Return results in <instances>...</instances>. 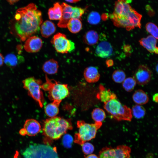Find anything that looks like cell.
Masks as SVG:
<instances>
[{
  "instance_id": "cell-1",
  "label": "cell",
  "mask_w": 158,
  "mask_h": 158,
  "mask_svg": "<svg viewBox=\"0 0 158 158\" xmlns=\"http://www.w3.org/2000/svg\"><path fill=\"white\" fill-rule=\"evenodd\" d=\"M14 20L15 31L22 41L39 31L43 21L41 12L33 3L17 9Z\"/></svg>"
},
{
  "instance_id": "cell-2",
  "label": "cell",
  "mask_w": 158,
  "mask_h": 158,
  "mask_svg": "<svg viewBox=\"0 0 158 158\" xmlns=\"http://www.w3.org/2000/svg\"><path fill=\"white\" fill-rule=\"evenodd\" d=\"M110 17L114 25L130 31L140 28L142 15L133 9L126 0H117Z\"/></svg>"
},
{
  "instance_id": "cell-3",
  "label": "cell",
  "mask_w": 158,
  "mask_h": 158,
  "mask_svg": "<svg viewBox=\"0 0 158 158\" xmlns=\"http://www.w3.org/2000/svg\"><path fill=\"white\" fill-rule=\"evenodd\" d=\"M72 128L70 121L56 116L43 121V134L48 139L57 140Z\"/></svg>"
},
{
  "instance_id": "cell-4",
  "label": "cell",
  "mask_w": 158,
  "mask_h": 158,
  "mask_svg": "<svg viewBox=\"0 0 158 158\" xmlns=\"http://www.w3.org/2000/svg\"><path fill=\"white\" fill-rule=\"evenodd\" d=\"M46 82L42 84V88L48 92L49 99L53 101L61 102L69 94L67 84H61L53 79H49L45 75Z\"/></svg>"
},
{
  "instance_id": "cell-5",
  "label": "cell",
  "mask_w": 158,
  "mask_h": 158,
  "mask_svg": "<svg viewBox=\"0 0 158 158\" xmlns=\"http://www.w3.org/2000/svg\"><path fill=\"white\" fill-rule=\"evenodd\" d=\"M102 125V122L89 123L83 121H78L77 126L79 129L78 132L75 135L74 142L81 145L87 141L94 139L97 130Z\"/></svg>"
},
{
  "instance_id": "cell-6",
  "label": "cell",
  "mask_w": 158,
  "mask_h": 158,
  "mask_svg": "<svg viewBox=\"0 0 158 158\" xmlns=\"http://www.w3.org/2000/svg\"><path fill=\"white\" fill-rule=\"evenodd\" d=\"M104 108L113 117L118 121H131L133 117L131 109L122 105L117 98L104 104Z\"/></svg>"
},
{
  "instance_id": "cell-7",
  "label": "cell",
  "mask_w": 158,
  "mask_h": 158,
  "mask_svg": "<svg viewBox=\"0 0 158 158\" xmlns=\"http://www.w3.org/2000/svg\"><path fill=\"white\" fill-rule=\"evenodd\" d=\"M23 155L24 158H59L56 147L41 144L30 145Z\"/></svg>"
},
{
  "instance_id": "cell-8",
  "label": "cell",
  "mask_w": 158,
  "mask_h": 158,
  "mask_svg": "<svg viewBox=\"0 0 158 158\" xmlns=\"http://www.w3.org/2000/svg\"><path fill=\"white\" fill-rule=\"evenodd\" d=\"M23 87L28 91V95L35 100L41 107L44 102L43 95L41 89L42 81L33 77L26 78L22 81Z\"/></svg>"
},
{
  "instance_id": "cell-9",
  "label": "cell",
  "mask_w": 158,
  "mask_h": 158,
  "mask_svg": "<svg viewBox=\"0 0 158 158\" xmlns=\"http://www.w3.org/2000/svg\"><path fill=\"white\" fill-rule=\"evenodd\" d=\"M131 149L125 145H120L115 148L106 147L99 152V158H130Z\"/></svg>"
},
{
  "instance_id": "cell-10",
  "label": "cell",
  "mask_w": 158,
  "mask_h": 158,
  "mask_svg": "<svg viewBox=\"0 0 158 158\" xmlns=\"http://www.w3.org/2000/svg\"><path fill=\"white\" fill-rule=\"evenodd\" d=\"M56 50L64 54L70 52L75 48V44L68 40L64 34L58 32L54 35L51 40Z\"/></svg>"
},
{
  "instance_id": "cell-11",
  "label": "cell",
  "mask_w": 158,
  "mask_h": 158,
  "mask_svg": "<svg viewBox=\"0 0 158 158\" xmlns=\"http://www.w3.org/2000/svg\"><path fill=\"white\" fill-rule=\"evenodd\" d=\"M152 73L150 68L144 65H139L135 72L133 78L137 83L143 85L150 80Z\"/></svg>"
},
{
  "instance_id": "cell-12",
  "label": "cell",
  "mask_w": 158,
  "mask_h": 158,
  "mask_svg": "<svg viewBox=\"0 0 158 158\" xmlns=\"http://www.w3.org/2000/svg\"><path fill=\"white\" fill-rule=\"evenodd\" d=\"M23 45L26 51L29 53L39 51L42 46V41L40 38L36 36H32L25 41Z\"/></svg>"
},
{
  "instance_id": "cell-13",
  "label": "cell",
  "mask_w": 158,
  "mask_h": 158,
  "mask_svg": "<svg viewBox=\"0 0 158 158\" xmlns=\"http://www.w3.org/2000/svg\"><path fill=\"white\" fill-rule=\"evenodd\" d=\"M139 42L141 45L150 53L158 54V47L157 46V41L151 35L141 38Z\"/></svg>"
},
{
  "instance_id": "cell-14",
  "label": "cell",
  "mask_w": 158,
  "mask_h": 158,
  "mask_svg": "<svg viewBox=\"0 0 158 158\" xmlns=\"http://www.w3.org/2000/svg\"><path fill=\"white\" fill-rule=\"evenodd\" d=\"M61 5L62 10V15L57 25L61 28H66L69 21L71 18L73 7L65 3H63Z\"/></svg>"
},
{
  "instance_id": "cell-15",
  "label": "cell",
  "mask_w": 158,
  "mask_h": 158,
  "mask_svg": "<svg viewBox=\"0 0 158 158\" xmlns=\"http://www.w3.org/2000/svg\"><path fill=\"white\" fill-rule=\"evenodd\" d=\"M26 134L29 136H35L40 131L41 126L40 123L33 119H28L26 120L23 126Z\"/></svg>"
},
{
  "instance_id": "cell-16",
  "label": "cell",
  "mask_w": 158,
  "mask_h": 158,
  "mask_svg": "<svg viewBox=\"0 0 158 158\" xmlns=\"http://www.w3.org/2000/svg\"><path fill=\"white\" fill-rule=\"evenodd\" d=\"M113 52V48L111 44L108 42L102 41L97 45L95 49V53L98 57L107 58L110 56Z\"/></svg>"
},
{
  "instance_id": "cell-17",
  "label": "cell",
  "mask_w": 158,
  "mask_h": 158,
  "mask_svg": "<svg viewBox=\"0 0 158 158\" xmlns=\"http://www.w3.org/2000/svg\"><path fill=\"white\" fill-rule=\"evenodd\" d=\"M83 75L86 81L89 83L97 82L100 76L97 69L92 66H89L85 69Z\"/></svg>"
},
{
  "instance_id": "cell-18",
  "label": "cell",
  "mask_w": 158,
  "mask_h": 158,
  "mask_svg": "<svg viewBox=\"0 0 158 158\" xmlns=\"http://www.w3.org/2000/svg\"><path fill=\"white\" fill-rule=\"evenodd\" d=\"M99 91L97 95V98L105 104L111 99L117 98L116 95L112 92L110 89L105 88L103 85L99 86Z\"/></svg>"
},
{
  "instance_id": "cell-19",
  "label": "cell",
  "mask_w": 158,
  "mask_h": 158,
  "mask_svg": "<svg viewBox=\"0 0 158 158\" xmlns=\"http://www.w3.org/2000/svg\"><path fill=\"white\" fill-rule=\"evenodd\" d=\"M40 29L42 36L47 38L55 32L56 27L53 22L47 20L42 24Z\"/></svg>"
},
{
  "instance_id": "cell-20",
  "label": "cell",
  "mask_w": 158,
  "mask_h": 158,
  "mask_svg": "<svg viewBox=\"0 0 158 158\" xmlns=\"http://www.w3.org/2000/svg\"><path fill=\"white\" fill-rule=\"evenodd\" d=\"M59 66L58 62L51 59L46 61L43 64L42 69L45 73L48 74H54L56 73Z\"/></svg>"
},
{
  "instance_id": "cell-21",
  "label": "cell",
  "mask_w": 158,
  "mask_h": 158,
  "mask_svg": "<svg viewBox=\"0 0 158 158\" xmlns=\"http://www.w3.org/2000/svg\"><path fill=\"white\" fill-rule=\"evenodd\" d=\"M132 99L137 104L141 105L147 103L149 100L147 94L141 89L137 90L134 92L132 96Z\"/></svg>"
},
{
  "instance_id": "cell-22",
  "label": "cell",
  "mask_w": 158,
  "mask_h": 158,
  "mask_svg": "<svg viewBox=\"0 0 158 158\" xmlns=\"http://www.w3.org/2000/svg\"><path fill=\"white\" fill-rule=\"evenodd\" d=\"M62 10L61 5L58 2L54 4L53 7L49 8L48 11L49 19L51 20H60L62 15Z\"/></svg>"
},
{
  "instance_id": "cell-23",
  "label": "cell",
  "mask_w": 158,
  "mask_h": 158,
  "mask_svg": "<svg viewBox=\"0 0 158 158\" xmlns=\"http://www.w3.org/2000/svg\"><path fill=\"white\" fill-rule=\"evenodd\" d=\"M60 102L54 101L47 104L44 108L45 114L50 118L56 116L59 113V107Z\"/></svg>"
},
{
  "instance_id": "cell-24",
  "label": "cell",
  "mask_w": 158,
  "mask_h": 158,
  "mask_svg": "<svg viewBox=\"0 0 158 158\" xmlns=\"http://www.w3.org/2000/svg\"><path fill=\"white\" fill-rule=\"evenodd\" d=\"M99 36L97 32L94 30L88 31L84 35L83 40L84 42L87 45H92L96 44L98 42Z\"/></svg>"
},
{
  "instance_id": "cell-25",
  "label": "cell",
  "mask_w": 158,
  "mask_h": 158,
  "mask_svg": "<svg viewBox=\"0 0 158 158\" xmlns=\"http://www.w3.org/2000/svg\"><path fill=\"white\" fill-rule=\"evenodd\" d=\"M67 27L71 32L76 33L81 30L82 24L80 20L71 18L68 23Z\"/></svg>"
},
{
  "instance_id": "cell-26",
  "label": "cell",
  "mask_w": 158,
  "mask_h": 158,
  "mask_svg": "<svg viewBox=\"0 0 158 158\" xmlns=\"http://www.w3.org/2000/svg\"><path fill=\"white\" fill-rule=\"evenodd\" d=\"M91 116L95 122H102L105 119L106 115L103 109L97 108L93 110Z\"/></svg>"
},
{
  "instance_id": "cell-27",
  "label": "cell",
  "mask_w": 158,
  "mask_h": 158,
  "mask_svg": "<svg viewBox=\"0 0 158 158\" xmlns=\"http://www.w3.org/2000/svg\"><path fill=\"white\" fill-rule=\"evenodd\" d=\"M131 109L132 115L137 119L142 118L146 114L145 109L141 105L136 104L133 106Z\"/></svg>"
},
{
  "instance_id": "cell-28",
  "label": "cell",
  "mask_w": 158,
  "mask_h": 158,
  "mask_svg": "<svg viewBox=\"0 0 158 158\" xmlns=\"http://www.w3.org/2000/svg\"><path fill=\"white\" fill-rule=\"evenodd\" d=\"M136 83L133 77H129L126 78L122 83V86L126 91L130 92L134 89Z\"/></svg>"
},
{
  "instance_id": "cell-29",
  "label": "cell",
  "mask_w": 158,
  "mask_h": 158,
  "mask_svg": "<svg viewBox=\"0 0 158 158\" xmlns=\"http://www.w3.org/2000/svg\"><path fill=\"white\" fill-rule=\"evenodd\" d=\"M4 62L6 65L9 67L15 66L20 62L19 57L17 56L14 54H9L5 56Z\"/></svg>"
},
{
  "instance_id": "cell-30",
  "label": "cell",
  "mask_w": 158,
  "mask_h": 158,
  "mask_svg": "<svg viewBox=\"0 0 158 158\" xmlns=\"http://www.w3.org/2000/svg\"><path fill=\"white\" fill-rule=\"evenodd\" d=\"M112 77V80L114 82L120 83H122L126 79V75L124 72L123 70L117 69L113 72Z\"/></svg>"
},
{
  "instance_id": "cell-31",
  "label": "cell",
  "mask_w": 158,
  "mask_h": 158,
  "mask_svg": "<svg viewBox=\"0 0 158 158\" xmlns=\"http://www.w3.org/2000/svg\"><path fill=\"white\" fill-rule=\"evenodd\" d=\"M101 18V16L96 11H92L87 16V21L90 24L97 25L100 22Z\"/></svg>"
},
{
  "instance_id": "cell-32",
  "label": "cell",
  "mask_w": 158,
  "mask_h": 158,
  "mask_svg": "<svg viewBox=\"0 0 158 158\" xmlns=\"http://www.w3.org/2000/svg\"><path fill=\"white\" fill-rule=\"evenodd\" d=\"M145 28L147 32L151 36L158 40V27L155 24L148 22L146 24Z\"/></svg>"
},
{
  "instance_id": "cell-33",
  "label": "cell",
  "mask_w": 158,
  "mask_h": 158,
  "mask_svg": "<svg viewBox=\"0 0 158 158\" xmlns=\"http://www.w3.org/2000/svg\"><path fill=\"white\" fill-rule=\"evenodd\" d=\"M84 9L78 7H73L71 18L80 20L82 15L84 13Z\"/></svg>"
},
{
  "instance_id": "cell-34",
  "label": "cell",
  "mask_w": 158,
  "mask_h": 158,
  "mask_svg": "<svg viewBox=\"0 0 158 158\" xmlns=\"http://www.w3.org/2000/svg\"><path fill=\"white\" fill-rule=\"evenodd\" d=\"M81 145L83 151L85 154H91L94 151V146L90 143L86 142Z\"/></svg>"
},
{
  "instance_id": "cell-35",
  "label": "cell",
  "mask_w": 158,
  "mask_h": 158,
  "mask_svg": "<svg viewBox=\"0 0 158 158\" xmlns=\"http://www.w3.org/2000/svg\"><path fill=\"white\" fill-rule=\"evenodd\" d=\"M73 140V138L71 135L69 134H65L62 139V143L63 146L67 148L71 147Z\"/></svg>"
},
{
  "instance_id": "cell-36",
  "label": "cell",
  "mask_w": 158,
  "mask_h": 158,
  "mask_svg": "<svg viewBox=\"0 0 158 158\" xmlns=\"http://www.w3.org/2000/svg\"><path fill=\"white\" fill-rule=\"evenodd\" d=\"M145 9L150 16H152L154 15V11L150 5H147L145 6Z\"/></svg>"
},
{
  "instance_id": "cell-37",
  "label": "cell",
  "mask_w": 158,
  "mask_h": 158,
  "mask_svg": "<svg viewBox=\"0 0 158 158\" xmlns=\"http://www.w3.org/2000/svg\"><path fill=\"white\" fill-rule=\"evenodd\" d=\"M106 63L108 67H111L114 64V62L112 60L109 59L106 61Z\"/></svg>"
},
{
  "instance_id": "cell-38",
  "label": "cell",
  "mask_w": 158,
  "mask_h": 158,
  "mask_svg": "<svg viewBox=\"0 0 158 158\" xmlns=\"http://www.w3.org/2000/svg\"><path fill=\"white\" fill-rule=\"evenodd\" d=\"M153 101L156 103H158V93L154 94L153 96Z\"/></svg>"
},
{
  "instance_id": "cell-39",
  "label": "cell",
  "mask_w": 158,
  "mask_h": 158,
  "mask_svg": "<svg viewBox=\"0 0 158 158\" xmlns=\"http://www.w3.org/2000/svg\"><path fill=\"white\" fill-rule=\"evenodd\" d=\"M4 62V58L3 55L0 53V66H1Z\"/></svg>"
},
{
  "instance_id": "cell-40",
  "label": "cell",
  "mask_w": 158,
  "mask_h": 158,
  "mask_svg": "<svg viewBox=\"0 0 158 158\" xmlns=\"http://www.w3.org/2000/svg\"><path fill=\"white\" fill-rule=\"evenodd\" d=\"M19 134L23 136H24L26 134V131L24 128H21L19 131Z\"/></svg>"
},
{
  "instance_id": "cell-41",
  "label": "cell",
  "mask_w": 158,
  "mask_h": 158,
  "mask_svg": "<svg viewBox=\"0 0 158 158\" xmlns=\"http://www.w3.org/2000/svg\"><path fill=\"white\" fill-rule=\"evenodd\" d=\"M85 158H99V157H97L96 155L93 154H91L87 155V156L85 157Z\"/></svg>"
},
{
  "instance_id": "cell-42",
  "label": "cell",
  "mask_w": 158,
  "mask_h": 158,
  "mask_svg": "<svg viewBox=\"0 0 158 158\" xmlns=\"http://www.w3.org/2000/svg\"><path fill=\"white\" fill-rule=\"evenodd\" d=\"M130 46L129 45H126L124 47V49L125 51L126 52L129 51L130 49Z\"/></svg>"
},
{
  "instance_id": "cell-43",
  "label": "cell",
  "mask_w": 158,
  "mask_h": 158,
  "mask_svg": "<svg viewBox=\"0 0 158 158\" xmlns=\"http://www.w3.org/2000/svg\"><path fill=\"white\" fill-rule=\"evenodd\" d=\"M9 3L11 5H12L16 2L18 1L19 0H7Z\"/></svg>"
},
{
  "instance_id": "cell-44",
  "label": "cell",
  "mask_w": 158,
  "mask_h": 158,
  "mask_svg": "<svg viewBox=\"0 0 158 158\" xmlns=\"http://www.w3.org/2000/svg\"><path fill=\"white\" fill-rule=\"evenodd\" d=\"M67 2L73 3H75L76 2L78 1H79L80 0H65Z\"/></svg>"
},
{
  "instance_id": "cell-45",
  "label": "cell",
  "mask_w": 158,
  "mask_h": 158,
  "mask_svg": "<svg viewBox=\"0 0 158 158\" xmlns=\"http://www.w3.org/2000/svg\"><path fill=\"white\" fill-rule=\"evenodd\" d=\"M156 71L157 73L158 74V63L157 64L156 67Z\"/></svg>"
},
{
  "instance_id": "cell-46",
  "label": "cell",
  "mask_w": 158,
  "mask_h": 158,
  "mask_svg": "<svg viewBox=\"0 0 158 158\" xmlns=\"http://www.w3.org/2000/svg\"><path fill=\"white\" fill-rule=\"evenodd\" d=\"M127 1H131L132 0H126Z\"/></svg>"
},
{
  "instance_id": "cell-47",
  "label": "cell",
  "mask_w": 158,
  "mask_h": 158,
  "mask_svg": "<svg viewBox=\"0 0 158 158\" xmlns=\"http://www.w3.org/2000/svg\"></svg>"
}]
</instances>
